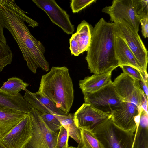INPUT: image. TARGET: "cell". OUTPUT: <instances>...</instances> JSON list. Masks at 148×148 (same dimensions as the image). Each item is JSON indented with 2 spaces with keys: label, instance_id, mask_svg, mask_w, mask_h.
Returning a JSON list of instances; mask_svg holds the SVG:
<instances>
[{
  "label": "cell",
  "instance_id": "obj_33",
  "mask_svg": "<svg viewBox=\"0 0 148 148\" xmlns=\"http://www.w3.org/2000/svg\"><path fill=\"white\" fill-rule=\"evenodd\" d=\"M0 148H7L0 142Z\"/></svg>",
  "mask_w": 148,
  "mask_h": 148
},
{
  "label": "cell",
  "instance_id": "obj_15",
  "mask_svg": "<svg viewBox=\"0 0 148 148\" xmlns=\"http://www.w3.org/2000/svg\"><path fill=\"white\" fill-rule=\"evenodd\" d=\"M113 33L115 53L120 66L123 65L130 66L143 72L140 65L125 41Z\"/></svg>",
  "mask_w": 148,
  "mask_h": 148
},
{
  "label": "cell",
  "instance_id": "obj_22",
  "mask_svg": "<svg viewBox=\"0 0 148 148\" xmlns=\"http://www.w3.org/2000/svg\"><path fill=\"white\" fill-rule=\"evenodd\" d=\"M133 148H148V128L136 127Z\"/></svg>",
  "mask_w": 148,
  "mask_h": 148
},
{
  "label": "cell",
  "instance_id": "obj_25",
  "mask_svg": "<svg viewBox=\"0 0 148 148\" xmlns=\"http://www.w3.org/2000/svg\"><path fill=\"white\" fill-rule=\"evenodd\" d=\"M69 137L67 130L62 125L59 131L56 148H68Z\"/></svg>",
  "mask_w": 148,
  "mask_h": 148
},
{
  "label": "cell",
  "instance_id": "obj_16",
  "mask_svg": "<svg viewBox=\"0 0 148 148\" xmlns=\"http://www.w3.org/2000/svg\"><path fill=\"white\" fill-rule=\"evenodd\" d=\"M27 114L12 109L0 108L1 138L9 132Z\"/></svg>",
  "mask_w": 148,
  "mask_h": 148
},
{
  "label": "cell",
  "instance_id": "obj_6",
  "mask_svg": "<svg viewBox=\"0 0 148 148\" xmlns=\"http://www.w3.org/2000/svg\"><path fill=\"white\" fill-rule=\"evenodd\" d=\"M121 106L112 114L114 124L125 131L134 133L143 109L132 95L124 97Z\"/></svg>",
  "mask_w": 148,
  "mask_h": 148
},
{
  "label": "cell",
  "instance_id": "obj_17",
  "mask_svg": "<svg viewBox=\"0 0 148 148\" xmlns=\"http://www.w3.org/2000/svg\"><path fill=\"white\" fill-rule=\"evenodd\" d=\"M110 71L99 74H94L79 81V86L82 92L97 91L112 82V72Z\"/></svg>",
  "mask_w": 148,
  "mask_h": 148
},
{
  "label": "cell",
  "instance_id": "obj_31",
  "mask_svg": "<svg viewBox=\"0 0 148 148\" xmlns=\"http://www.w3.org/2000/svg\"><path fill=\"white\" fill-rule=\"evenodd\" d=\"M138 83L141 89L144 93L147 98L148 99V85L145 83L143 79L141 81H139Z\"/></svg>",
  "mask_w": 148,
  "mask_h": 148
},
{
  "label": "cell",
  "instance_id": "obj_19",
  "mask_svg": "<svg viewBox=\"0 0 148 148\" xmlns=\"http://www.w3.org/2000/svg\"><path fill=\"white\" fill-rule=\"evenodd\" d=\"M54 115L66 130L69 136L79 143L81 138V129L75 124L74 114L68 113L64 115Z\"/></svg>",
  "mask_w": 148,
  "mask_h": 148
},
{
  "label": "cell",
  "instance_id": "obj_11",
  "mask_svg": "<svg viewBox=\"0 0 148 148\" xmlns=\"http://www.w3.org/2000/svg\"><path fill=\"white\" fill-rule=\"evenodd\" d=\"M32 1L46 13L53 23L60 28L64 32L68 34L73 32L74 26L71 21L69 16L55 0H32Z\"/></svg>",
  "mask_w": 148,
  "mask_h": 148
},
{
  "label": "cell",
  "instance_id": "obj_2",
  "mask_svg": "<svg viewBox=\"0 0 148 148\" xmlns=\"http://www.w3.org/2000/svg\"><path fill=\"white\" fill-rule=\"evenodd\" d=\"M113 25L102 18L93 28L85 58L91 73H102L120 66L115 52Z\"/></svg>",
  "mask_w": 148,
  "mask_h": 148
},
{
  "label": "cell",
  "instance_id": "obj_30",
  "mask_svg": "<svg viewBox=\"0 0 148 148\" xmlns=\"http://www.w3.org/2000/svg\"><path fill=\"white\" fill-rule=\"evenodd\" d=\"M138 127L143 128H148V112L142 109L140 116Z\"/></svg>",
  "mask_w": 148,
  "mask_h": 148
},
{
  "label": "cell",
  "instance_id": "obj_8",
  "mask_svg": "<svg viewBox=\"0 0 148 148\" xmlns=\"http://www.w3.org/2000/svg\"><path fill=\"white\" fill-rule=\"evenodd\" d=\"M82 93L85 103L111 114L123 102L116 91L112 81L95 92Z\"/></svg>",
  "mask_w": 148,
  "mask_h": 148
},
{
  "label": "cell",
  "instance_id": "obj_21",
  "mask_svg": "<svg viewBox=\"0 0 148 148\" xmlns=\"http://www.w3.org/2000/svg\"><path fill=\"white\" fill-rule=\"evenodd\" d=\"M76 148H105L92 132L81 129L80 139Z\"/></svg>",
  "mask_w": 148,
  "mask_h": 148
},
{
  "label": "cell",
  "instance_id": "obj_32",
  "mask_svg": "<svg viewBox=\"0 0 148 148\" xmlns=\"http://www.w3.org/2000/svg\"><path fill=\"white\" fill-rule=\"evenodd\" d=\"M3 27L0 22V41L3 43L7 44L6 39L3 34Z\"/></svg>",
  "mask_w": 148,
  "mask_h": 148
},
{
  "label": "cell",
  "instance_id": "obj_27",
  "mask_svg": "<svg viewBox=\"0 0 148 148\" xmlns=\"http://www.w3.org/2000/svg\"><path fill=\"white\" fill-rule=\"evenodd\" d=\"M120 67L123 72L130 75L134 79L138 81H141L143 79L140 71L132 66L123 65Z\"/></svg>",
  "mask_w": 148,
  "mask_h": 148
},
{
  "label": "cell",
  "instance_id": "obj_28",
  "mask_svg": "<svg viewBox=\"0 0 148 148\" xmlns=\"http://www.w3.org/2000/svg\"><path fill=\"white\" fill-rule=\"evenodd\" d=\"M137 15L148 14V0H133Z\"/></svg>",
  "mask_w": 148,
  "mask_h": 148
},
{
  "label": "cell",
  "instance_id": "obj_20",
  "mask_svg": "<svg viewBox=\"0 0 148 148\" xmlns=\"http://www.w3.org/2000/svg\"><path fill=\"white\" fill-rule=\"evenodd\" d=\"M28 86V83L24 82L22 79L14 77L8 79L0 89L8 94L16 96L20 93L21 90L25 91Z\"/></svg>",
  "mask_w": 148,
  "mask_h": 148
},
{
  "label": "cell",
  "instance_id": "obj_23",
  "mask_svg": "<svg viewBox=\"0 0 148 148\" xmlns=\"http://www.w3.org/2000/svg\"><path fill=\"white\" fill-rule=\"evenodd\" d=\"M13 54L10 47L0 41V72L7 65L11 64Z\"/></svg>",
  "mask_w": 148,
  "mask_h": 148
},
{
  "label": "cell",
  "instance_id": "obj_5",
  "mask_svg": "<svg viewBox=\"0 0 148 148\" xmlns=\"http://www.w3.org/2000/svg\"><path fill=\"white\" fill-rule=\"evenodd\" d=\"M28 114L32 136L23 148H56L59 131L50 130L43 121L39 112L34 108Z\"/></svg>",
  "mask_w": 148,
  "mask_h": 148
},
{
  "label": "cell",
  "instance_id": "obj_7",
  "mask_svg": "<svg viewBox=\"0 0 148 148\" xmlns=\"http://www.w3.org/2000/svg\"><path fill=\"white\" fill-rule=\"evenodd\" d=\"M113 31L125 41L143 71L147 74L148 51L138 32L126 22L123 21L113 23Z\"/></svg>",
  "mask_w": 148,
  "mask_h": 148
},
{
  "label": "cell",
  "instance_id": "obj_34",
  "mask_svg": "<svg viewBox=\"0 0 148 148\" xmlns=\"http://www.w3.org/2000/svg\"><path fill=\"white\" fill-rule=\"evenodd\" d=\"M68 148H76V147H74L72 146H70L68 147Z\"/></svg>",
  "mask_w": 148,
  "mask_h": 148
},
{
  "label": "cell",
  "instance_id": "obj_1",
  "mask_svg": "<svg viewBox=\"0 0 148 148\" xmlns=\"http://www.w3.org/2000/svg\"><path fill=\"white\" fill-rule=\"evenodd\" d=\"M12 0H0V22L17 42L29 69L34 73L38 68L47 72L49 65L44 56L45 49L30 33L25 22L33 28L39 23L27 16Z\"/></svg>",
  "mask_w": 148,
  "mask_h": 148
},
{
  "label": "cell",
  "instance_id": "obj_4",
  "mask_svg": "<svg viewBox=\"0 0 148 148\" xmlns=\"http://www.w3.org/2000/svg\"><path fill=\"white\" fill-rule=\"evenodd\" d=\"M92 132L105 148H133L135 134L117 126L111 116Z\"/></svg>",
  "mask_w": 148,
  "mask_h": 148
},
{
  "label": "cell",
  "instance_id": "obj_18",
  "mask_svg": "<svg viewBox=\"0 0 148 148\" xmlns=\"http://www.w3.org/2000/svg\"><path fill=\"white\" fill-rule=\"evenodd\" d=\"M0 108L12 109L28 114L33 107L20 93L16 96L12 95L0 89Z\"/></svg>",
  "mask_w": 148,
  "mask_h": 148
},
{
  "label": "cell",
  "instance_id": "obj_9",
  "mask_svg": "<svg viewBox=\"0 0 148 148\" xmlns=\"http://www.w3.org/2000/svg\"><path fill=\"white\" fill-rule=\"evenodd\" d=\"M102 12L108 14L111 23L126 22L136 32L139 30L140 22L133 0H114L111 5L106 6Z\"/></svg>",
  "mask_w": 148,
  "mask_h": 148
},
{
  "label": "cell",
  "instance_id": "obj_10",
  "mask_svg": "<svg viewBox=\"0 0 148 148\" xmlns=\"http://www.w3.org/2000/svg\"><path fill=\"white\" fill-rule=\"evenodd\" d=\"M111 115L84 103L74 113V117L75 124L78 128L92 132Z\"/></svg>",
  "mask_w": 148,
  "mask_h": 148
},
{
  "label": "cell",
  "instance_id": "obj_35",
  "mask_svg": "<svg viewBox=\"0 0 148 148\" xmlns=\"http://www.w3.org/2000/svg\"><path fill=\"white\" fill-rule=\"evenodd\" d=\"M1 138V136H0V138Z\"/></svg>",
  "mask_w": 148,
  "mask_h": 148
},
{
  "label": "cell",
  "instance_id": "obj_26",
  "mask_svg": "<svg viewBox=\"0 0 148 148\" xmlns=\"http://www.w3.org/2000/svg\"><path fill=\"white\" fill-rule=\"evenodd\" d=\"M96 1V0H71L70 6L73 13H78Z\"/></svg>",
  "mask_w": 148,
  "mask_h": 148
},
{
  "label": "cell",
  "instance_id": "obj_12",
  "mask_svg": "<svg viewBox=\"0 0 148 148\" xmlns=\"http://www.w3.org/2000/svg\"><path fill=\"white\" fill-rule=\"evenodd\" d=\"M32 136L28 114L9 132L0 138V142L7 148H23Z\"/></svg>",
  "mask_w": 148,
  "mask_h": 148
},
{
  "label": "cell",
  "instance_id": "obj_13",
  "mask_svg": "<svg viewBox=\"0 0 148 148\" xmlns=\"http://www.w3.org/2000/svg\"><path fill=\"white\" fill-rule=\"evenodd\" d=\"M84 20L77 26L76 32L69 39V49L71 55L78 56L87 51L90 45L93 29Z\"/></svg>",
  "mask_w": 148,
  "mask_h": 148
},
{
  "label": "cell",
  "instance_id": "obj_3",
  "mask_svg": "<svg viewBox=\"0 0 148 148\" xmlns=\"http://www.w3.org/2000/svg\"><path fill=\"white\" fill-rule=\"evenodd\" d=\"M38 92L48 98L58 108L69 113L73 103L74 90L68 69L52 67L42 76Z\"/></svg>",
  "mask_w": 148,
  "mask_h": 148
},
{
  "label": "cell",
  "instance_id": "obj_14",
  "mask_svg": "<svg viewBox=\"0 0 148 148\" xmlns=\"http://www.w3.org/2000/svg\"><path fill=\"white\" fill-rule=\"evenodd\" d=\"M25 91L23 98L40 114H52L54 115L67 114L58 108L53 102L42 93L38 92L32 93L26 89Z\"/></svg>",
  "mask_w": 148,
  "mask_h": 148
},
{
  "label": "cell",
  "instance_id": "obj_29",
  "mask_svg": "<svg viewBox=\"0 0 148 148\" xmlns=\"http://www.w3.org/2000/svg\"><path fill=\"white\" fill-rule=\"evenodd\" d=\"M141 27V32L145 38L148 37V14L138 15Z\"/></svg>",
  "mask_w": 148,
  "mask_h": 148
},
{
  "label": "cell",
  "instance_id": "obj_24",
  "mask_svg": "<svg viewBox=\"0 0 148 148\" xmlns=\"http://www.w3.org/2000/svg\"><path fill=\"white\" fill-rule=\"evenodd\" d=\"M43 121L51 130L58 132L62 126L60 122L55 115L52 114H40Z\"/></svg>",
  "mask_w": 148,
  "mask_h": 148
}]
</instances>
